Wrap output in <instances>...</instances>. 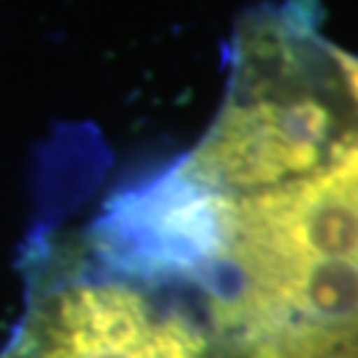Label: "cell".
<instances>
[{
  "label": "cell",
  "instance_id": "6da1fadb",
  "mask_svg": "<svg viewBox=\"0 0 358 358\" xmlns=\"http://www.w3.org/2000/svg\"><path fill=\"white\" fill-rule=\"evenodd\" d=\"M154 223L252 358H358V146L321 173L247 196L162 176Z\"/></svg>",
  "mask_w": 358,
  "mask_h": 358
},
{
  "label": "cell",
  "instance_id": "7a4b0ae2",
  "mask_svg": "<svg viewBox=\"0 0 358 358\" xmlns=\"http://www.w3.org/2000/svg\"><path fill=\"white\" fill-rule=\"evenodd\" d=\"M321 24L319 0L244 13L223 103L167 176L189 192L229 199L310 178L358 146V99Z\"/></svg>",
  "mask_w": 358,
  "mask_h": 358
},
{
  "label": "cell",
  "instance_id": "3957f363",
  "mask_svg": "<svg viewBox=\"0 0 358 358\" xmlns=\"http://www.w3.org/2000/svg\"><path fill=\"white\" fill-rule=\"evenodd\" d=\"M0 358H252L207 292L106 255L83 234L27 255V308Z\"/></svg>",
  "mask_w": 358,
  "mask_h": 358
},
{
  "label": "cell",
  "instance_id": "277c9868",
  "mask_svg": "<svg viewBox=\"0 0 358 358\" xmlns=\"http://www.w3.org/2000/svg\"><path fill=\"white\" fill-rule=\"evenodd\" d=\"M337 59H340V66H343V72H345L348 83H350V90H353V96L358 99V56L343 51V48H337Z\"/></svg>",
  "mask_w": 358,
  "mask_h": 358
}]
</instances>
